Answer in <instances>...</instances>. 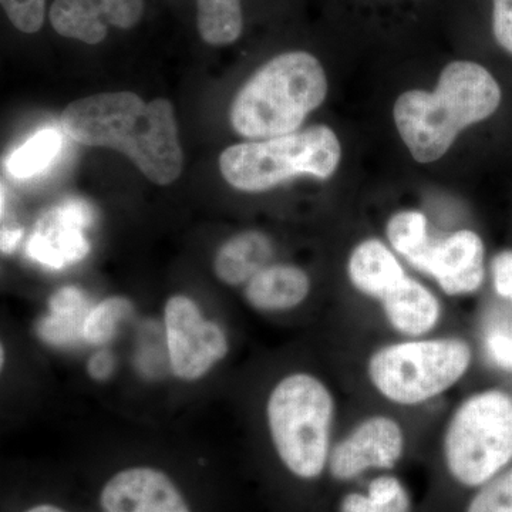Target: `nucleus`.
Segmentation results:
<instances>
[{
  "mask_svg": "<svg viewBox=\"0 0 512 512\" xmlns=\"http://www.w3.org/2000/svg\"><path fill=\"white\" fill-rule=\"evenodd\" d=\"M62 123L77 143L126 154L158 185L173 183L183 171L177 121L168 100L146 103L130 92L96 94L67 106Z\"/></svg>",
  "mask_w": 512,
  "mask_h": 512,
  "instance_id": "f257e3e1",
  "label": "nucleus"
},
{
  "mask_svg": "<svg viewBox=\"0 0 512 512\" xmlns=\"http://www.w3.org/2000/svg\"><path fill=\"white\" fill-rule=\"evenodd\" d=\"M500 103V86L485 67L453 62L441 73L433 93H403L393 116L414 160L429 164L447 153L464 128L493 116Z\"/></svg>",
  "mask_w": 512,
  "mask_h": 512,
  "instance_id": "f03ea898",
  "label": "nucleus"
},
{
  "mask_svg": "<svg viewBox=\"0 0 512 512\" xmlns=\"http://www.w3.org/2000/svg\"><path fill=\"white\" fill-rule=\"evenodd\" d=\"M328 94L322 64L311 53L289 52L264 64L242 87L231 107V123L248 138L295 133Z\"/></svg>",
  "mask_w": 512,
  "mask_h": 512,
  "instance_id": "7ed1b4c3",
  "label": "nucleus"
},
{
  "mask_svg": "<svg viewBox=\"0 0 512 512\" xmlns=\"http://www.w3.org/2000/svg\"><path fill=\"white\" fill-rule=\"evenodd\" d=\"M336 403L320 377L293 372L279 379L265 404L266 426L276 456L302 480H315L328 467Z\"/></svg>",
  "mask_w": 512,
  "mask_h": 512,
  "instance_id": "20e7f679",
  "label": "nucleus"
},
{
  "mask_svg": "<svg viewBox=\"0 0 512 512\" xmlns=\"http://www.w3.org/2000/svg\"><path fill=\"white\" fill-rule=\"evenodd\" d=\"M473 349L458 336L406 338L375 350L366 375L380 396L402 407L421 406L466 377Z\"/></svg>",
  "mask_w": 512,
  "mask_h": 512,
  "instance_id": "39448f33",
  "label": "nucleus"
},
{
  "mask_svg": "<svg viewBox=\"0 0 512 512\" xmlns=\"http://www.w3.org/2000/svg\"><path fill=\"white\" fill-rule=\"evenodd\" d=\"M444 463L464 487H481L512 460V396L500 389L470 394L451 414L443 436Z\"/></svg>",
  "mask_w": 512,
  "mask_h": 512,
  "instance_id": "423d86ee",
  "label": "nucleus"
},
{
  "mask_svg": "<svg viewBox=\"0 0 512 512\" xmlns=\"http://www.w3.org/2000/svg\"><path fill=\"white\" fill-rule=\"evenodd\" d=\"M342 157L335 131L316 126L288 136L232 146L222 153L221 173L232 187L265 191L299 174L329 178Z\"/></svg>",
  "mask_w": 512,
  "mask_h": 512,
  "instance_id": "0eeeda50",
  "label": "nucleus"
},
{
  "mask_svg": "<svg viewBox=\"0 0 512 512\" xmlns=\"http://www.w3.org/2000/svg\"><path fill=\"white\" fill-rule=\"evenodd\" d=\"M163 319L168 362L181 382H198L228 356L227 333L188 296H171Z\"/></svg>",
  "mask_w": 512,
  "mask_h": 512,
  "instance_id": "6e6552de",
  "label": "nucleus"
},
{
  "mask_svg": "<svg viewBox=\"0 0 512 512\" xmlns=\"http://www.w3.org/2000/svg\"><path fill=\"white\" fill-rule=\"evenodd\" d=\"M406 433L399 420L387 414H373L360 420L332 447L330 476L349 481L369 470H390L402 460Z\"/></svg>",
  "mask_w": 512,
  "mask_h": 512,
  "instance_id": "1a4fd4ad",
  "label": "nucleus"
},
{
  "mask_svg": "<svg viewBox=\"0 0 512 512\" xmlns=\"http://www.w3.org/2000/svg\"><path fill=\"white\" fill-rule=\"evenodd\" d=\"M93 222L94 210L89 202L80 198L64 201L36 222L26 254L36 264L50 269L77 264L89 255L86 229Z\"/></svg>",
  "mask_w": 512,
  "mask_h": 512,
  "instance_id": "9d476101",
  "label": "nucleus"
},
{
  "mask_svg": "<svg viewBox=\"0 0 512 512\" xmlns=\"http://www.w3.org/2000/svg\"><path fill=\"white\" fill-rule=\"evenodd\" d=\"M484 255L480 235L461 229L446 238L433 239L416 269L431 276L448 296L471 295L483 286Z\"/></svg>",
  "mask_w": 512,
  "mask_h": 512,
  "instance_id": "9b49d317",
  "label": "nucleus"
},
{
  "mask_svg": "<svg viewBox=\"0 0 512 512\" xmlns=\"http://www.w3.org/2000/svg\"><path fill=\"white\" fill-rule=\"evenodd\" d=\"M104 512H191L180 488L154 467L124 468L104 484Z\"/></svg>",
  "mask_w": 512,
  "mask_h": 512,
  "instance_id": "f8f14e48",
  "label": "nucleus"
},
{
  "mask_svg": "<svg viewBox=\"0 0 512 512\" xmlns=\"http://www.w3.org/2000/svg\"><path fill=\"white\" fill-rule=\"evenodd\" d=\"M143 10V0H56L50 22L59 35L97 45L106 37L107 25L134 28Z\"/></svg>",
  "mask_w": 512,
  "mask_h": 512,
  "instance_id": "ddd939ff",
  "label": "nucleus"
},
{
  "mask_svg": "<svg viewBox=\"0 0 512 512\" xmlns=\"http://www.w3.org/2000/svg\"><path fill=\"white\" fill-rule=\"evenodd\" d=\"M384 319L404 338H421L439 326L443 308L429 288L409 275L384 295Z\"/></svg>",
  "mask_w": 512,
  "mask_h": 512,
  "instance_id": "4468645a",
  "label": "nucleus"
},
{
  "mask_svg": "<svg viewBox=\"0 0 512 512\" xmlns=\"http://www.w3.org/2000/svg\"><path fill=\"white\" fill-rule=\"evenodd\" d=\"M311 279L295 265H268L245 286V299L255 311L281 313L292 311L306 301Z\"/></svg>",
  "mask_w": 512,
  "mask_h": 512,
  "instance_id": "2eb2a0df",
  "label": "nucleus"
},
{
  "mask_svg": "<svg viewBox=\"0 0 512 512\" xmlns=\"http://www.w3.org/2000/svg\"><path fill=\"white\" fill-rule=\"evenodd\" d=\"M348 276L357 292L380 302L407 275L393 249L379 239L369 238L350 254Z\"/></svg>",
  "mask_w": 512,
  "mask_h": 512,
  "instance_id": "dca6fc26",
  "label": "nucleus"
},
{
  "mask_svg": "<svg viewBox=\"0 0 512 512\" xmlns=\"http://www.w3.org/2000/svg\"><path fill=\"white\" fill-rule=\"evenodd\" d=\"M274 245L268 235L245 231L228 239L214 259V272L229 286L247 285L256 274L271 265Z\"/></svg>",
  "mask_w": 512,
  "mask_h": 512,
  "instance_id": "f3484780",
  "label": "nucleus"
},
{
  "mask_svg": "<svg viewBox=\"0 0 512 512\" xmlns=\"http://www.w3.org/2000/svg\"><path fill=\"white\" fill-rule=\"evenodd\" d=\"M89 299L76 286H63L49 299V313L37 326L43 342L53 346L72 345L83 338V325L90 311Z\"/></svg>",
  "mask_w": 512,
  "mask_h": 512,
  "instance_id": "a211bd4d",
  "label": "nucleus"
},
{
  "mask_svg": "<svg viewBox=\"0 0 512 512\" xmlns=\"http://www.w3.org/2000/svg\"><path fill=\"white\" fill-rule=\"evenodd\" d=\"M62 147L63 136L57 128H42L10 154L6 168L19 180L35 177L55 163Z\"/></svg>",
  "mask_w": 512,
  "mask_h": 512,
  "instance_id": "6ab92c4d",
  "label": "nucleus"
},
{
  "mask_svg": "<svg viewBox=\"0 0 512 512\" xmlns=\"http://www.w3.org/2000/svg\"><path fill=\"white\" fill-rule=\"evenodd\" d=\"M197 5L198 32L208 45H231L241 36V0H197Z\"/></svg>",
  "mask_w": 512,
  "mask_h": 512,
  "instance_id": "aec40b11",
  "label": "nucleus"
},
{
  "mask_svg": "<svg viewBox=\"0 0 512 512\" xmlns=\"http://www.w3.org/2000/svg\"><path fill=\"white\" fill-rule=\"evenodd\" d=\"M386 235L393 251L414 269L433 241L429 235L426 215L420 211L409 210L394 214L387 222Z\"/></svg>",
  "mask_w": 512,
  "mask_h": 512,
  "instance_id": "412c9836",
  "label": "nucleus"
},
{
  "mask_svg": "<svg viewBox=\"0 0 512 512\" xmlns=\"http://www.w3.org/2000/svg\"><path fill=\"white\" fill-rule=\"evenodd\" d=\"M339 512H410V498L399 478L382 476L369 484L366 494L346 495Z\"/></svg>",
  "mask_w": 512,
  "mask_h": 512,
  "instance_id": "4be33fe9",
  "label": "nucleus"
},
{
  "mask_svg": "<svg viewBox=\"0 0 512 512\" xmlns=\"http://www.w3.org/2000/svg\"><path fill=\"white\" fill-rule=\"evenodd\" d=\"M133 312V303L123 296H111L97 303L87 313L83 325V339L89 345L104 346L119 332L120 323Z\"/></svg>",
  "mask_w": 512,
  "mask_h": 512,
  "instance_id": "5701e85b",
  "label": "nucleus"
},
{
  "mask_svg": "<svg viewBox=\"0 0 512 512\" xmlns=\"http://www.w3.org/2000/svg\"><path fill=\"white\" fill-rule=\"evenodd\" d=\"M466 512H512V467L481 485Z\"/></svg>",
  "mask_w": 512,
  "mask_h": 512,
  "instance_id": "b1692460",
  "label": "nucleus"
},
{
  "mask_svg": "<svg viewBox=\"0 0 512 512\" xmlns=\"http://www.w3.org/2000/svg\"><path fill=\"white\" fill-rule=\"evenodd\" d=\"M10 22L23 33H36L45 22L46 0H2Z\"/></svg>",
  "mask_w": 512,
  "mask_h": 512,
  "instance_id": "393cba45",
  "label": "nucleus"
},
{
  "mask_svg": "<svg viewBox=\"0 0 512 512\" xmlns=\"http://www.w3.org/2000/svg\"><path fill=\"white\" fill-rule=\"evenodd\" d=\"M485 352L491 362L512 372V323L495 322L485 333Z\"/></svg>",
  "mask_w": 512,
  "mask_h": 512,
  "instance_id": "a878e982",
  "label": "nucleus"
},
{
  "mask_svg": "<svg viewBox=\"0 0 512 512\" xmlns=\"http://www.w3.org/2000/svg\"><path fill=\"white\" fill-rule=\"evenodd\" d=\"M493 30L500 46L512 55V0H494Z\"/></svg>",
  "mask_w": 512,
  "mask_h": 512,
  "instance_id": "bb28decb",
  "label": "nucleus"
},
{
  "mask_svg": "<svg viewBox=\"0 0 512 512\" xmlns=\"http://www.w3.org/2000/svg\"><path fill=\"white\" fill-rule=\"evenodd\" d=\"M495 292L512 302V251L500 252L491 264Z\"/></svg>",
  "mask_w": 512,
  "mask_h": 512,
  "instance_id": "cd10ccee",
  "label": "nucleus"
},
{
  "mask_svg": "<svg viewBox=\"0 0 512 512\" xmlns=\"http://www.w3.org/2000/svg\"><path fill=\"white\" fill-rule=\"evenodd\" d=\"M116 369V359L109 350L101 349L99 352L93 353L87 362V373L96 382H104L113 375Z\"/></svg>",
  "mask_w": 512,
  "mask_h": 512,
  "instance_id": "c85d7f7f",
  "label": "nucleus"
},
{
  "mask_svg": "<svg viewBox=\"0 0 512 512\" xmlns=\"http://www.w3.org/2000/svg\"><path fill=\"white\" fill-rule=\"evenodd\" d=\"M23 229L18 225H5L2 227V239H0V247L3 254H12L18 247L20 239H22Z\"/></svg>",
  "mask_w": 512,
  "mask_h": 512,
  "instance_id": "c756f323",
  "label": "nucleus"
},
{
  "mask_svg": "<svg viewBox=\"0 0 512 512\" xmlns=\"http://www.w3.org/2000/svg\"><path fill=\"white\" fill-rule=\"evenodd\" d=\"M25 512H67L62 510V508L56 507V505L52 504H39L35 505V507L29 508L28 511Z\"/></svg>",
  "mask_w": 512,
  "mask_h": 512,
  "instance_id": "7c9ffc66",
  "label": "nucleus"
}]
</instances>
